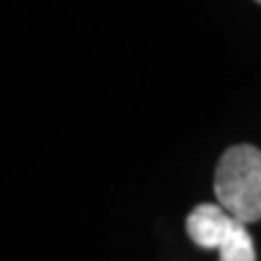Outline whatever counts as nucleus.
I'll list each match as a JSON object with an SVG mask.
<instances>
[{"label": "nucleus", "mask_w": 261, "mask_h": 261, "mask_svg": "<svg viewBox=\"0 0 261 261\" xmlns=\"http://www.w3.org/2000/svg\"><path fill=\"white\" fill-rule=\"evenodd\" d=\"M233 222L235 218L231 214H226L220 205H198L187 216L185 228L192 242L198 244L200 248L218 250L226 240Z\"/></svg>", "instance_id": "obj_2"}, {"label": "nucleus", "mask_w": 261, "mask_h": 261, "mask_svg": "<svg viewBox=\"0 0 261 261\" xmlns=\"http://www.w3.org/2000/svg\"><path fill=\"white\" fill-rule=\"evenodd\" d=\"M214 192L226 214L244 224L261 220V150L250 144L231 146L216 166Z\"/></svg>", "instance_id": "obj_1"}, {"label": "nucleus", "mask_w": 261, "mask_h": 261, "mask_svg": "<svg viewBox=\"0 0 261 261\" xmlns=\"http://www.w3.org/2000/svg\"><path fill=\"white\" fill-rule=\"evenodd\" d=\"M218 252H220V261H257L252 238L246 224L240 222V220L233 222L231 231H228L226 240L218 248Z\"/></svg>", "instance_id": "obj_3"}, {"label": "nucleus", "mask_w": 261, "mask_h": 261, "mask_svg": "<svg viewBox=\"0 0 261 261\" xmlns=\"http://www.w3.org/2000/svg\"><path fill=\"white\" fill-rule=\"evenodd\" d=\"M255 3H259V5H261V0H255Z\"/></svg>", "instance_id": "obj_4"}]
</instances>
